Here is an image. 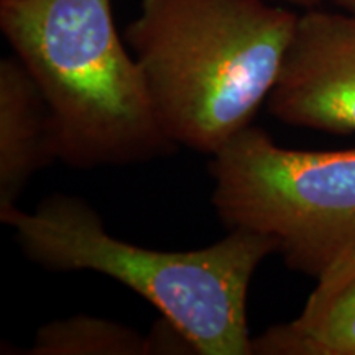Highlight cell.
I'll return each mask as SVG.
<instances>
[{
    "label": "cell",
    "instance_id": "1",
    "mask_svg": "<svg viewBox=\"0 0 355 355\" xmlns=\"http://www.w3.org/2000/svg\"><path fill=\"white\" fill-rule=\"evenodd\" d=\"M298 19L265 0H140L125 40L168 139L212 157L250 127Z\"/></svg>",
    "mask_w": 355,
    "mask_h": 355
},
{
    "label": "cell",
    "instance_id": "2",
    "mask_svg": "<svg viewBox=\"0 0 355 355\" xmlns=\"http://www.w3.org/2000/svg\"><path fill=\"white\" fill-rule=\"evenodd\" d=\"M17 243L50 272H94L122 283L155 306L199 355H252L247 322L250 282L277 247L263 235L229 230L189 252L150 250L114 237L83 199L55 194L33 212L3 216Z\"/></svg>",
    "mask_w": 355,
    "mask_h": 355
},
{
    "label": "cell",
    "instance_id": "3",
    "mask_svg": "<svg viewBox=\"0 0 355 355\" xmlns=\"http://www.w3.org/2000/svg\"><path fill=\"white\" fill-rule=\"evenodd\" d=\"M0 28L55 117L60 159L128 166L173 152L112 0H0Z\"/></svg>",
    "mask_w": 355,
    "mask_h": 355
},
{
    "label": "cell",
    "instance_id": "4",
    "mask_svg": "<svg viewBox=\"0 0 355 355\" xmlns=\"http://www.w3.org/2000/svg\"><path fill=\"white\" fill-rule=\"evenodd\" d=\"M209 171L222 224L270 239L295 272L318 279L355 247V148H283L250 125Z\"/></svg>",
    "mask_w": 355,
    "mask_h": 355
},
{
    "label": "cell",
    "instance_id": "5",
    "mask_svg": "<svg viewBox=\"0 0 355 355\" xmlns=\"http://www.w3.org/2000/svg\"><path fill=\"white\" fill-rule=\"evenodd\" d=\"M266 105L286 125L355 132V15L301 13Z\"/></svg>",
    "mask_w": 355,
    "mask_h": 355
},
{
    "label": "cell",
    "instance_id": "6",
    "mask_svg": "<svg viewBox=\"0 0 355 355\" xmlns=\"http://www.w3.org/2000/svg\"><path fill=\"white\" fill-rule=\"evenodd\" d=\"M60 159L50 105L15 55L0 60V219L40 170Z\"/></svg>",
    "mask_w": 355,
    "mask_h": 355
},
{
    "label": "cell",
    "instance_id": "7",
    "mask_svg": "<svg viewBox=\"0 0 355 355\" xmlns=\"http://www.w3.org/2000/svg\"><path fill=\"white\" fill-rule=\"evenodd\" d=\"M259 355H355V247L318 278L295 321L254 339Z\"/></svg>",
    "mask_w": 355,
    "mask_h": 355
},
{
    "label": "cell",
    "instance_id": "8",
    "mask_svg": "<svg viewBox=\"0 0 355 355\" xmlns=\"http://www.w3.org/2000/svg\"><path fill=\"white\" fill-rule=\"evenodd\" d=\"M33 355H150L158 354L153 336L125 324L78 314L46 322L35 334Z\"/></svg>",
    "mask_w": 355,
    "mask_h": 355
},
{
    "label": "cell",
    "instance_id": "9",
    "mask_svg": "<svg viewBox=\"0 0 355 355\" xmlns=\"http://www.w3.org/2000/svg\"><path fill=\"white\" fill-rule=\"evenodd\" d=\"M277 2H285L288 6L303 7L306 10H311V8H316L322 0H277Z\"/></svg>",
    "mask_w": 355,
    "mask_h": 355
},
{
    "label": "cell",
    "instance_id": "10",
    "mask_svg": "<svg viewBox=\"0 0 355 355\" xmlns=\"http://www.w3.org/2000/svg\"><path fill=\"white\" fill-rule=\"evenodd\" d=\"M336 2H337V6L343 8L344 12L352 13V15H355V0H336Z\"/></svg>",
    "mask_w": 355,
    "mask_h": 355
}]
</instances>
